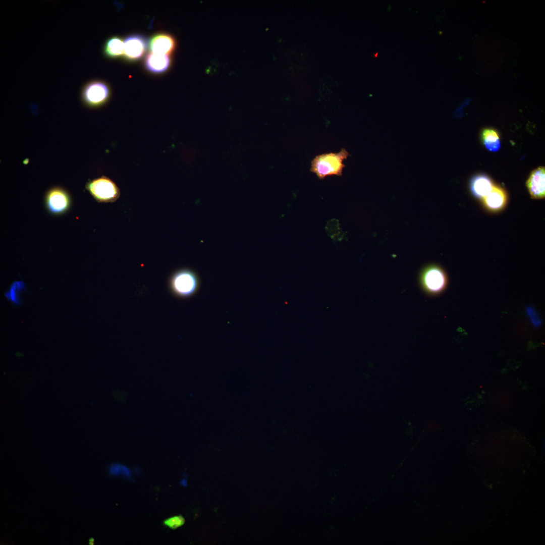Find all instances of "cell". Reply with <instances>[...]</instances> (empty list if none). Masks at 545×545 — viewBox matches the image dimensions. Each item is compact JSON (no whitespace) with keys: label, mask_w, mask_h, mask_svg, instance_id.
<instances>
[{"label":"cell","mask_w":545,"mask_h":545,"mask_svg":"<svg viewBox=\"0 0 545 545\" xmlns=\"http://www.w3.org/2000/svg\"><path fill=\"white\" fill-rule=\"evenodd\" d=\"M494 185L491 179L484 174H478L472 177L469 184L472 194L480 200L492 191Z\"/></svg>","instance_id":"11"},{"label":"cell","mask_w":545,"mask_h":545,"mask_svg":"<svg viewBox=\"0 0 545 545\" xmlns=\"http://www.w3.org/2000/svg\"><path fill=\"white\" fill-rule=\"evenodd\" d=\"M169 288L172 294L181 298L192 296L199 287V279L192 270L183 268L174 271L169 281Z\"/></svg>","instance_id":"2"},{"label":"cell","mask_w":545,"mask_h":545,"mask_svg":"<svg viewBox=\"0 0 545 545\" xmlns=\"http://www.w3.org/2000/svg\"><path fill=\"white\" fill-rule=\"evenodd\" d=\"M482 140L485 148L490 151L496 152L501 147L500 137L498 132L491 128H485L482 132Z\"/></svg>","instance_id":"15"},{"label":"cell","mask_w":545,"mask_h":545,"mask_svg":"<svg viewBox=\"0 0 545 545\" xmlns=\"http://www.w3.org/2000/svg\"><path fill=\"white\" fill-rule=\"evenodd\" d=\"M85 188L99 202H113L120 196V189L116 184L105 176L88 181L85 185Z\"/></svg>","instance_id":"4"},{"label":"cell","mask_w":545,"mask_h":545,"mask_svg":"<svg viewBox=\"0 0 545 545\" xmlns=\"http://www.w3.org/2000/svg\"><path fill=\"white\" fill-rule=\"evenodd\" d=\"M545 168L539 167L533 170L529 176L526 185L533 199H543L545 197Z\"/></svg>","instance_id":"9"},{"label":"cell","mask_w":545,"mask_h":545,"mask_svg":"<svg viewBox=\"0 0 545 545\" xmlns=\"http://www.w3.org/2000/svg\"><path fill=\"white\" fill-rule=\"evenodd\" d=\"M421 288L429 294H437L443 291L448 283V278L440 266L429 264L424 267L419 275Z\"/></svg>","instance_id":"5"},{"label":"cell","mask_w":545,"mask_h":545,"mask_svg":"<svg viewBox=\"0 0 545 545\" xmlns=\"http://www.w3.org/2000/svg\"><path fill=\"white\" fill-rule=\"evenodd\" d=\"M481 200L483 207L487 211L498 213L506 206L508 195L504 188L494 184L492 191Z\"/></svg>","instance_id":"8"},{"label":"cell","mask_w":545,"mask_h":545,"mask_svg":"<svg viewBox=\"0 0 545 545\" xmlns=\"http://www.w3.org/2000/svg\"><path fill=\"white\" fill-rule=\"evenodd\" d=\"M44 202L49 213L60 215L65 213L70 208L71 199L65 189L56 186L49 189L45 194Z\"/></svg>","instance_id":"6"},{"label":"cell","mask_w":545,"mask_h":545,"mask_svg":"<svg viewBox=\"0 0 545 545\" xmlns=\"http://www.w3.org/2000/svg\"><path fill=\"white\" fill-rule=\"evenodd\" d=\"M124 41V57L129 61H136L140 59L149 46L147 38L141 34L129 35Z\"/></svg>","instance_id":"7"},{"label":"cell","mask_w":545,"mask_h":545,"mask_svg":"<svg viewBox=\"0 0 545 545\" xmlns=\"http://www.w3.org/2000/svg\"><path fill=\"white\" fill-rule=\"evenodd\" d=\"M94 542V539L93 538H90V539L89 540V544H93Z\"/></svg>","instance_id":"19"},{"label":"cell","mask_w":545,"mask_h":545,"mask_svg":"<svg viewBox=\"0 0 545 545\" xmlns=\"http://www.w3.org/2000/svg\"><path fill=\"white\" fill-rule=\"evenodd\" d=\"M528 315L533 323L535 326H538L540 323V321L538 318L537 314L536 313L534 309L532 307H528L527 309Z\"/></svg>","instance_id":"18"},{"label":"cell","mask_w":545,"mask_h":545,"mask_svg":"<svg viewBox=\"0 0 545 545\" xmlns=\"http://www.w3.org/2000/svg\"><path fill=\"white\" fill-rule=\"evenodd\" d=\"M103 53L108 59H117L124 56V41L117 36L108 38L103 44Z\"/></svg>","instance_id":"13"},{"label":"cell","mask_w":545,"mask_h":545,"mask_svg":"<svg viewBox=\"0 0 545 545\" xmlns=\"http://www.w3.org/2000/svg\"><path fill=\"white\" fill-rule=\"evenodd\" d=\"M171 60L169 55L148 53L144 60V66L149 72L153 74H161L170 67Z\"/></svg>","instance_id":"12"},{"label":"cell","mask_w":545,"mask_h":545,"mask_svg":"<svg viewBox=\"0 0 545 545\" xmlns=\"http://www.w3.org/2000/svg\"><path fill=\"white\" fill-rule=\"evenodd\" d=\"M26 290V284L23 281H15L5 293L4 295L13 305L20 306L22 303V293Z\"/></svg>","instance_id":"14"},{"label":"cell","mask_w":545,"mask_h":545,"mask_svg":"<svg viewBox=\"0 0 545 545\" xmlns=\"http://www.w3.org/2000/svg\"><path fill=\"white\" fill-rule=\"evenodd\" d=\"M109 472L111 475H123L128 478L131 477L130 470L126 466L119 464H112L109 468Z\"/></svg>","instance_id":"16"},{"label":"cell","mask_w":545,"mask_h":545,"mask_svg":"<svg viewBox=\"0 0 545 545\" xmlns=\"http://www.w3.org/2000/svg\"><path fill=\"white\" fill-rule=\"evenodd\" d=\"M349 154L344 148L338 153L330 152L316 155L311 162L310 171L319 179L327 176H341L345 167L343 161Z\"/></svg>","instance_id":"1"},{"label":"cell","mask_w":545,"mask_h":545,"mask_svg":"<svg viewBox=\"0 0 545 545\" xmlns=\"http://www.w3.org/2000/svg\"><path fill=\"white\" fill-rule=\"evenodd\" d=\"M185 522V518L182 515H178L166 519L164 521V524L171 529H175L182 526Z\"/></svg>","instance_id":"17"},{"label":"cell","mask_w":545,"mask_h":545,"mask_svg":"<svg viewBox=\"0 0 545 545\" xmlns=\"http://www.w3.org/2000/svg\"><path fill=\"white\" fill-rule=\"evenodd\" d=\"M112 91L109 85L101 80H90L82 87L80 92L82 103L89 108H97L110 99Z\"/></svg>","instance_id":"3"},{"label":"cell","mask_w":545,"mask_h":545,"mask_svg":"<svg viewBox=\"0 0 545 545\" xmlns=\"http://www.w3.org/2000/svg\"><path fill=\"white\" fill-rule=\"evenodd\" d=\"M149 46L151 52L170 55L175 49L176 41L170 34L159 33L152 36Z\"/></svg>","instance_id":"10"}]
</instances>
